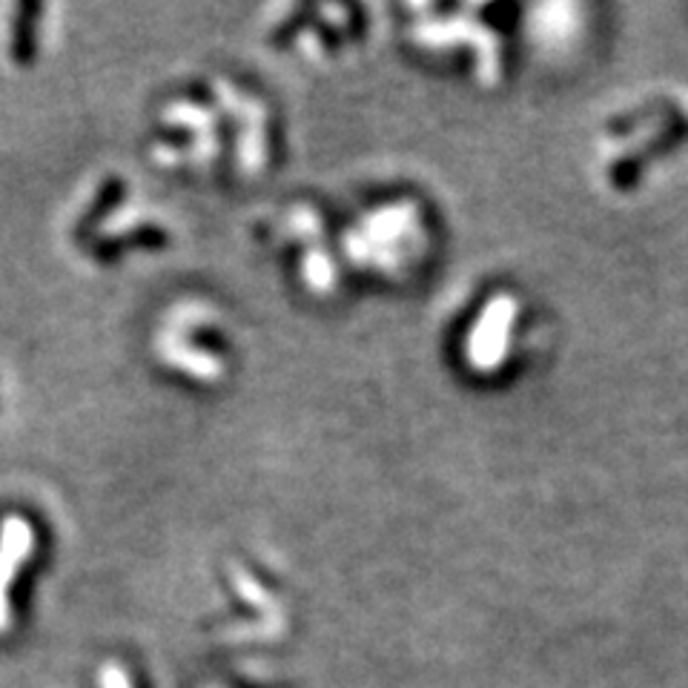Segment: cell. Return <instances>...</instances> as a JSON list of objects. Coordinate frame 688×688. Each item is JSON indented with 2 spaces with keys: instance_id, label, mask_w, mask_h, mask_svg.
<instances>
[{
  "instance_id": "6da1fadb",
  "label": "cell",
  "mask_w": 688,
  "mask_h": 688,
  "mask_svg": "<svg viewBox=\"0 0 688 688\" xmlns=\"http://www.w3.org/2000/svg\"><path fill=\"white\" fill-rule=\"evenodd\" d=\"M34 537L27 519L9 517L0 525V631L9 628V588L14 582V571L32 554Z\"/></svg>"
},
{
  "instance_id": "7a4b0ae2",
  "label": "cell",
  "mask_w": 688,
  "mask_h": 688,
  "mask_svg": "<svg viewBox=\"0 0 688 688\" xmlns=\"http://www.w3.org/2000/svg\"><path fill=\"white\" fill-rule=\"evenodd\" d=\"M101 686L103 688H132V682H130V677L123 675L121 668L110 662V666L101 671Z\"/></svg>"
}]
</instances>
